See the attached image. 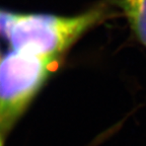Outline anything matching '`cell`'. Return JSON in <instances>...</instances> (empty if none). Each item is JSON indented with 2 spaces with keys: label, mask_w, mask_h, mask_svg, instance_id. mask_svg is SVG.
Wrapping results in <instances>:
<instances>
[{
  "label": "cell",
  "mask_w": 146,
  "mask_h": 146,
  "mask_svg": "<svg viewBox=\"0 0 146 146\" xmlns=\"http://www.w3.org/2000/svg\"><path fill=\"white\" fill-rule=\"evenodd\" d=\"M55 58L12 51L0 60V131L15 127L50 75Z\"/></svg>",
  "instance_id": "cell-2"
},
{
  "label": "cell",
  "mask_w": 146,
  "mask_h": 146,
  "mask_svg": "<svg viewBox=\"0 0 146 146\" xmlns=\"http://www.w3.org/2000/svg\"><path fill=\"white\" fill-rule=\"evenodd\" d=\"M102 15L98 9L74 17L12 13L3 36L14 51L56 58Z\"/></svg>",
  "instance_id": "cell-1"
},
{
  "label": "cell",
  "mask_w": 146,
  "mask_h": 146,
  "mask_svg": "<svg viewBox=\"0 0 146 146\" xmlns=\"http://www.w3.org/2000/svg\"><path fill=\"white\" fill-rule=\"evenodd\" d=\"M123 9L132 30L146 46V0H113Z\"/></svg>",
  "instance_id": "cell-3"
},
{
  "label": "cell",
  "mask_w": 146,
  "mask_h": 146,
  "mask_svg": "<svg viewBox=\"0 0 146 146\" xmlns=\"http://www.w3.org/2000/svg\"><path fill=\"white\" fill-rule=\"evenodd\" d=\"M0 60H1V54H0Z\"/></svg>",
  "instance_id": "cell-5"
},
{
  "label": "cell",
  "mask_w": 146,
  "mask_h": 146,
  "mask_svg": "<svg viewBox=\"0 0 146 146\" xmlns=\"http://www.w3.org/2000/svg\"><path fill=\"white\" fill-rule=\"evenodd\" d=\"M5 138L6 136L2 134V132L0 131V146H4L5 145Z\"/></svg>",
  "instance_id": "cell-4"
}]
</instances>
